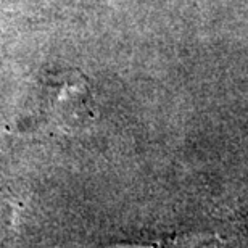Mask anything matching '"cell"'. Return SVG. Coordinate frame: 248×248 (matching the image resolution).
Returning <instances> with one entry per match:
<instances>
[{
  "instance_id": "obj_1",
  "label": "cell",
  "mask_w": 248,
  "mask_h": 248,
  "mask_svg": "<svg viewBox=\"0 0 248 248\" xmlns=\"http://www.w3.org/2000/svg\"><path fill=\"white\" fill-rule=\"evenodd\" d=\"M48 123L66 131H78L93 120V97L86 78L66 76L46 107Z\"/></svg>"
},
{
  "instance_id": "obj_2",
  "label": "cell",
  "mask_w": 248,
  "mask_h": 248,
  "mask_svg": "<svg viewBox=\"0 0 248 248\" xmlns=\"http://www.w3.org/2000/svg\"><path fill=\"white\" fill-rule=\"evenodd\" d=\"M219 239L208 234H179L161 237L156 240H140V242H120L115 247L126 248H216Z\"/></svg>"
}]
</instances>
